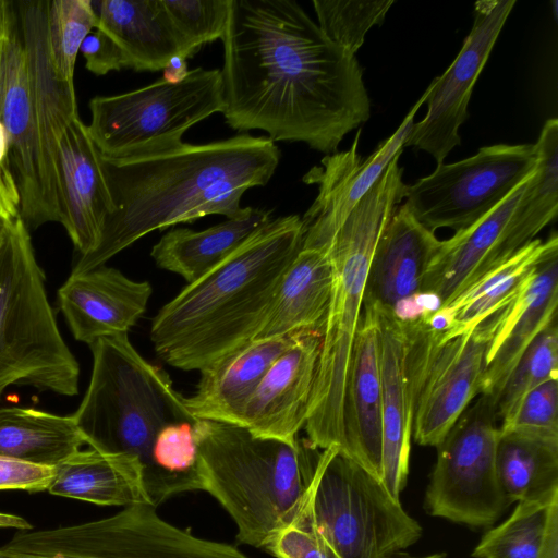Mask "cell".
<instances>
[{"instance_id": "35", "label": "cell", "mask_w": 558, "mask_h": 558, "mask_svg": "<svg viewBox=\"0 0 558 558\" xmlns=\"http://www.w3.org/2000/svg\"><path fill=\"white\" fill-rule=\"evenodd\" d=\"M47 40L54 75L73 83L80 48L97 27L98 17L90 0L47 1Z\"/></svg>"}, {"instance_id": "38", "label": "cell", "mask_w": 558, "mask_h": 558, "mask_svg": "<svg viewBox=\"0 0 558 558\" xmlns=\"http://www.w3.org/2000/svg\"><path fill=\"white\" fill-rule=\"evenodd\" d=\"M393 3V0H314L313 7L322 32L332 43L355 54L366 33L384 22Z\"/></svg>"}, {"instance_id": "30", "label": "cell", "mask_w": 558, "mask_h": 558, "mask_svg": "<svg viewBox=\"0 0 558 558\" xmlns=\"http://www.w3.org/2000/svg\"><path fill=\"white\" fill-rule=\"evenodd\" d=\"M557 254L558 236L553 233L546 241L533 240L492 269L447 304L454 324L449 331L439 336V341L470 331L499 313L523 290L538 266Z\"/></svg>"}, {"instance_id": "39", "label": "cell", "mask_w": 558, "mask_h": 558, "mask_svg": "<svg viewBox=\"0 0 558 558\" xmlns=\"http://www.w3.org/2000/svg\"><path fill=\"white\" fill-rule=\"evenodd\" d=\"M181 44L182 57L189 59L203 45L223 37L230 0H161Z\"/></svg>"}, {"instance_id": "40", "label": "cell", "mask_w": 558, "mask_h": 558, "mask_svg": "<svg viewBox=\"0 0 558 558\" xmlns=\"http://www.w3.org/2000/svg\"><path fill=\"white\" fill-rule=\"evenodd\" d=\"M499 430H513L558 440V378L531 390Z\"/></svg>"}, {"instance_id": "46", "label": "cell", "mask_w": 558, "mask_h": 558, "mask_svg": "<svg viewBox=\"0 0 558 558\" xmlns=\"http://www.w3.org/2000/svg\"><path fill=\"white\" fill-rule=\"evenodd\" d=\"M163 80L170 83H179L183 81L187 74V62L181 56L172 57L163 68Z\"/></svg>"}, {"instance_id": "37", "label": "cell", "mask_w": 558, "mask_h": 558, "mask_svg": "<svg viewBox=\"0 0 558 558\" xmlns=\"http://www.w3.org/2000/svg\"><path fill=\"white\" fill-rule=\"evenodd\" d=\"M195 422L168 424L154 440L151 460L169 497L183 492L202 490L197 473Z\"/></svg>"}, {"instance_id": "12", "label": "cell", "mask_w": 558, "mask_h": 558, "mask_svg": "<svg viewBox=\"0 0 558 558\" xmlns=\"http://www.w3.org/2000/svg\"><path fill=\"white\" fill-rule=\"evenodd\" d=\"M497 420L494 397L481 395L437 446L426 490L432 515L487 526L509 506L496 469Z\"/></svg>"}, {"instance_id": "15", "label": "cell", "mask_w": 558, "mask_h": 558, "mask_svg": "<svg viewBox=\"0 0 558 558\" xmlns=\"http://www.w3.org/2000/svg\"><path fill=\"white\" fill-rule=\"evenodd\" d=\"M515 0L477 1L474 22L451 65L426 89L427 112L404 143L430 154L437 165L461 144L459 129L469 117L473 87Z\"/></svg>"}, {"instance_id": "6", "label": "cell", "mask_w": 558, "mask_h": 558, "mask_svg": "<svg viewBox=\"0 0 558 558\" xmlns=\"http://www.w3.org/2000/svg\"><path fill=\"white\" fill-rule=\"evenodd\" d=\"M80 366L49 303L45 275L20 213L14 179L0 174V399L10 386L74 396Z\"/></svg>"}, {"instance_id": "18", "label": "cell", "mask_w": 558, "mask_h": 558, "mask_svg": "<svg viewBox=\"0 0 558 558\" xmlns=\"http://www.w3.org/2000/svg\"><path fill=\"white\" fill-rule=\"evenodd\" d=\"M320 345L322 332L295 333L245 403L238 425L257 437L294 442L306 422Z\"/></svg>"}, {"instance_id": "17", "label": "cell", "mask_w": 558, "mask_h": 558, "mask_svg": "<svg viewBox=\"0 0 558 558\" xmlns=\"http://www.w3.org/2000/svg\"><path fill=\"white\" fill-rule=\"evenodd\" d=\"M56 170L61 225L80 256L99 244L107 217L113 211L101 156L80 114L70 117L56 141Z\"/></svg>"}, {"instance_id": "8", "label": "cell", "mask_w": 558, "mask_h": 558, "mask_svg": "<svg viewBox=\"0 0 558 558\" xmlns=\"http://www.w3.org/2000/svg\"><path fill=\"white\" fill-rule=\"evenodd\" d=\"M299 518L343 558H388L422 535L420 523L381 481L337 447L320 451Z\"/></svg>"}, {"instance_id": "25", "label": "cell", "mask_w": 558, "mask_h": 558, "mask_svg": "<svg viewBox=\"0 0 558 558\" xmlns=\"http://www.w3.org/2000/svg\"><path fill=\"white\" fill-rule=\"evenodd\" d=\"M294 336L252 340L203 368L194 393L184 398L189 412L198 420L238 425L245 403Z\"/></svg>"}, {"instance_id": "52", "label": "cell", "mask_w": 558, "mask_h": 558, "mask_svg": "<svg viewBox=\"0 0 558 558\" xmlns=\"http://www.w3.org/2000/svg\"><path fill=\"white\" fill-rule=\"evenodd\" d=\"M0 102H1V84H0Z\"/></svg>"}, {"instance_id": "44", "label": "cell", "mask_w": 558, "mask_h": 558, "mask_svg": "<svg viewBox=\"0 0 558 558\" xmlns=\"http://www.w3.org/2000/svg\"><path fill=\"white\" fill-rule=\"evenodd\" d=\"M439 306L436 294L426 291L416 292L397 301L390 308L400 323H414L435 312Z\"/></svg>"}, {"instance_id": "42", "label": "cell", "mask_w": 558, "mask_h": 558, "mask_svg": "<svg viewBox=\"0 0 558 558\" xmlns=\"http://www.w3.org/2000/svg\"><path fill=\"white\" fill-rule=\"evenodd\" d=\"M56 468L0 456V490H47Z\"/></svg>"}, {"instance_id": "26", "label": "cell", "mask_w": 558, "mask_h": 558, "mask_svg": "<svg viewBox=\"0 0 558 558\" xmlns=\"http://www.w3.org/2000/svg\"><path fill=\"white\" fill-rule=\"evenodd\" d=\"M331 283L332 267L327 253L302 247L283 274L255 339L301 331L323 335Z\"/></svg>"}, {"instance_id": "43", "label": "cell", "mask_w": 558, "mask_h": 558, "mask_svg": "<svg viewBox=\"0 0 558 558\" xmlns=\"http://www.w3.org/2000/svg\"><path fill=\"white\" fill-rule=\"evenodd\" d=\"M80 52L86 69L95 75H105L125 68L123 54L118 45L100 29L90 32L84 39Z\"/></svg>"}, {"instance_id": "20", "label": "cell", "mask_w": 558, "mask_h": 558, "mask_svg": "<svg viewBox=\"0 0 558 558\" xmlns=\"http://www.w3.org/2000/svg\"><path fill=\"white\" fill-rule=\"evenodd\" d=\"M151 293L148 281L132 280L104 265L70 274L58 290V301L74 339L89 347L100 338L128 333L145 313Z\"/></svg>"}, {"instance_id": "16", "label": "cell", "mask_w": 558, "mask_h": 558, "mask_svg": "<svg viewBox=\"0 0 558 558\" xmlns=\"http://www.w3.org/2000/svg\"><path fill=\"white\" fill-rule=\"evenodd\" d=\"M426 92L405 116L398 130L368 157L357 151L359 130L349 150L333 153L322 159L304 177L306 184H317L318 194L301 218L303 245L316 244L331 235L354 206L372 189L393 157L402 153L413 128L414 117L425 102Z\"/></svg>"}, {"instance_id": "7", "label": "cell", "mask_w": 558, "mask_h": 558, "mask_svg": "<svg viewBox=\"0 0 558 558\" xmlns=\"http://www.w3.org/2000/svg\"><path fill=\"white\" fill-rule=\"evenodd\" d=\"M93 367L88 387L72 414L90 448L137 459L150 505L169 498L151 460L153 444L166 425L195 422L170 376L145 360L128 333L104 337L89 345Z\"/></svg>"}, {"instance_id": "29", "label": "cell", "mask_w": 558, "mask_h": 558, "mask_svg": "<svg viewBox=\"0 0 558 558\" xmlns=\"http://www.w3.org/2000/svg\"><path fill=\"white\" fill-rule=\"evenodd\" d=\"M272 219L271 211L245 207L235 218L202 231L178 228L166 233L153 247L156 265L192 283L227 258L253 233Z\"/></svg>"}, {"instance_id": "50", "label": "cell", "mask_w": 558, "mask_h": 558, "mask_svg": "<svg viewBox=\"0 0 558 558\" xmlns=\"http://www.w3.org/2000/svg\"><path fill=\"white\" fill-rule=\"evenodd\" d=\"M445 557V554H432V555H427V556H413V555H410L405 551H398V553H395L393 555L389 556L388 558H444Z\"/></svg>"}, {"instance_id": "24", "label": "cell", "mask_w": 558, "mask_h": 558, "mask_svg": "<svg viewBox=\"0 0 558 558\" xmlns=\"http://www.w3.org/2000/svg\"><path fill=\"white\" fill-rule=\"evenodd\" d=\"M440 243L404 203L398 205L376 244L364 303L391 308L397 301L420 292Z\"/></svg>"}, {"instance_id": "36", "label": "cell", "mask_w": 558, "mask_h": 558, "mask_svg": "<svg viewBox=\"0 0 558 558\" xmlns=\"http://www.w3.org/2000/svg\"><path fill=\"white\" fill-rule=\"evenodd\" d=\"M558 378L557 318L524 351L496 398L497 417L508 421L522 399L543 383Z\"/></svg>"}, {"instance_id": "13", "label": "cell", "mask_w": 558, "mask_h": 558, "mask_svg": "<svg viewBox=\"0 0 558 558\" xmlns=\"http://www.w3.org/2000/svg\"><path fill=\"white\" fill-rule=\"evenodd\" d=\"M535 144H498L474 156L437 165L434 172L407 185L404 204L430 231L463 230L505 199L536 170Z\"/></svg>"}, {"instance_id": "11", "label": "cell", "mask_w": 558, "mask_h": 558, "mask_svg": "<svg viewBox=\"0 0 558 558\" xmlns=\"http://www.w3.org/2000/svg\"><path fill=\"white\" fill-rule=\"evenodd\" d=\"M497 315L446 341L420 319L402 323L412 402V436L421 446L437 447L480 393L485 356Z\"/></svg>"}, {"instance_id": "27", "label": "cell", "mask_w": 558, "mask_h": 558, "mask_svg": "<svg viewBox=\"0 0 558 558\" xmlns=\"http://www.w3.org/2000/svg\"><path fill=\"white\" fill-rule=\"evenodd\" d=\"M93 4L98 17L96 29L118 45L125 68L157 72L172 57H182V44L161 0H102Z\"/></svg>"}, {"instance_id": "19", "label": "cell", "mask_w": 558, "mask_h": 558, "mask_svg": "<svg viewBox=\"0 0 558 558\" xmlns=\"http://www.w3.org/2000/svg\"><path fill=\"white\" fill-rule=\"evenodd\" d=\"M532 175L473 225L441 241L421 291L437 294L445 306L520 251L509 238L508 222Z\"/></svg>"}, {"instance_id": "48", "label": "cell", "mask_w": 558, "mask_h": 558, "mask_svg": "<svg viewBox=\"0 0 558 558\" xmlns=\"http://www.w3.org/2000/svg\"><path fill=\"white\" fill-rule=\"evenodd\" d=\"M14 12V2L0 0V38L5 33Z\"/></svg>"}, {"instance_id": "51", "label": "cell", "mask_w": 558, "mask_h": 558, "mask_svg": "<svg viewBox=\"0 0 558 558\" xmlns=\"http://www.w3.org/2000/svg\"><path fill=\"white\" fill-rule=\"evenodd\" d=\"M4 165H5V163H3V165H1V166H0V174H1V172H2V169H3Z\"/></svg>"}, {"instance_id": "28", "label": "cell", "mask_w": 558, "mask_h": 558, "mask_svg": "<svg viewBox=\"0 0 558 558\" xmlns=\"http://www.w3.org/2000/svg\"><path fill=\"white\" fill-rule=\"evenodd\" d=\"M56 468L50 494L98 506L149 504L140 461L124 453L80 449Z\"/></svg>"}, {"instance_id": "10", "label": "cell", "mask_w": 558, "mask_h": 558, "mask_svg": "<svg viewBox=\"0 0 558 558\" xmlns=\"http://www.w3.org/2000/svg\"><path fill=\"white\" fill-rule=\"evenodd\" d=\"M5 558H250L235 546L194 536L161 519L149 504L113 515L44 530H17Z\"/></svg>"}, {"instance_id": "45", "label": "cell", "mask_w": 558, "mask_h": 558, "mask_svg": "<svg viewBox=\"0 0 558 558\" xmlns=\"http://www.w3.org/2000/svg\"><path fill=\"white\" fill-rule=\"evenodd\" d=\"M536 558H558V501L550 509L543 543Z\"/></svg>"}, {"instance_id": "14", "label": "cell", "mask_w": 558, "mask_h": 558, "mask_svg": "<svg viewBox=\"0 0 558 558\" xmlns=\"http://www.w3.org/2000/svg\"><path fill=\"white\" fill-rule=\"evenodd\" d=\"M0 121L7 138L5 165L20 197L27 229L62 221L58 196L46 172L37 112L17 10L0 38Z\"/></svg>"}, {"instance_id": "1", "label": "cell", "mask_w": 558, "mask_h": 558, "mask_svg": "<svg viewBox=\"0 0 558 558\" xmlns=\"http://www.w3.org/2000/svg\"><path fill=\"white\" fill-rule=\"evenodd\" d=\"M222 114L234 130L336 153L369 119L355 54L332 43L294 0H230Z\"/></svg>"}, {"instance_id": "3", "label": "cell", "mask_w": 558, "mask_h": 558, "mask_svg": "<svg viewBox=\"0 0 558 558\" xmlns=\"http://www.w3.org/2000/svg\"><path fill=\"white\" fill-rule=\"evenodd\" d=\"M303 236L300 216L272 218L186 284L153 319L157 355L175 368L201 372L254 340Z\"/></svg>"}, {"instance_id": "49", "label": "cell", "mask_w": 558, "mask_h": 558, "mask_svg": "<svg viewBox=\"0 0 558 558\" xmlns=\"http://www.w3.org/2000/svg\"><path fill=\"white\" fill-rule=\"evenodd\" d=\"M7 154H8V138H7L5 129L2 124V122L0 121V166L5 163Z\"/></svg>"}, {"instance_id": "23", "label": "cell", "mask_w": 558, "mask_h": 558, "mask_svg": "<svg viewBox=\"0 0 558 558\" xmlns=\"http://www.w3.org/2000/svg\"><path fill=\"white\" fill-rule=\"evenodd\" d=\"M558 254L543 262L517 298L497 314L485 356L481 395L495 401L508 376L537 335L557 318Z\"/></svg>"}, {"instance_id": "34", "label": "cell", "mask_w": 558, "mask_h": 558, "mask_svg": "<svg viewBox=\"0 0 558 558\" xmlns=\"http://www.w3.org/2000/svg\"><path fill=\"white\" fill-rule=\"evenodd\" d=\"M558 489L539 499L519 501L502 523L489 530L475 546V558H536Z\"/></svg>"}, {"instance_id": "5", "label": "cell", "mask_w": 558, "mask_h": 558, "mask_svg": "<svg viewBox=\"0 0 558 558\" xmlns=\"http://www.w3.org/2000/svg\"><path fill=\"white\" fill-rule=\"evenodd\" d=\"M194 432L202 490L233 519L238 543L264 549L299 519L322 450L223 422L197 420Z\"/></svg>"}, {"instance_id": "47", "label": "cell", "mask_w": 558, "mask_h": 558, "mask_svg": "<svg viewBox=\"0 0 558 558\" xmlns=\"http://www.w3.org/2000/svg\"><path fill=\"white\" fill-rule=\"evenodd\" d=\"M0 527H12L16 530H28L32 529V524L28 523L22 517L0 512Z\"/></svg>"}, {"instance_id": "2", "label": "cell", "mask_w": 558, "mask_h": 558, "mask_svg": "<svg viewBox=\"0 0 558 558\" xmlns=\"http://www.w3.org/2000/svg\"><path fill=\"white\" fill-rule=\"evenodd\" d=\"M279 159L275 142L248 134L207 144L182 143L130 159H102L114 208L98 246L80 256L71 274L104 266L151 231L214 214L238 217L245 209L243 194L266 185Z\"/></svg>"}, {"instance_id": "41", "label": "cell", "mask_w": 558, "mask_h": 558, "mask_svg": "<svg viewBox=\"0 0 558 558\" xmlns=\"http://www.w3.org/2000/svg\"><path fill=\"white\" fill-rule=\"evenodd\" d=\"M264 549L276 558H343L304 518L282 530Z\"/></svg>"}, {"instance_id": "4", "label": "cell", "mask_w": 558, "mask_h": 558, "mask_svg": "<svg viewBox=\"0 0 558 558\" xmlns=\"http://www.w3.org/2000/svg\"><path fill=\"white\" fill-rule=\"evenodd\" d=\"M402 153L323 241L302 247L324 250L332 267L328 311L304 429L317 450L344 449L343 408L350 359L364 304L372 257L396 207L404 199Z\"/></svg>"}, {"instance_id": "31", "label": "cell", "mask_w": 558, "mask_h": 558, "mask_svg": "<svg viewBox=\"0 0 558 558\" xmlns=\"http://www.w3.org/2000/svg\"><path fill=\"white\" fill-rule=\"evenodd\" d=\"M85 441L72 415L20 407L0 408V456L57 466Z\"/></svg>"}, {"instance_id": "32", "label": "cell", "mask_w": 558, "mask_h": 558, "mask_svg": "<svg viewBox=\"0 0 558 558\" xmlns=\"http://www.w3.org/2000/svg\"><path fill=\"white\" fill-rule=\"evenodd\" d=\"M496 469L509 505L549 495L558 489V440L499 430Z\"/></svg>"}, {"instance_id": "53", "label": "cell", "mask_w": 558, "mask_h": 558, "mask_svg": "<svg viewBox=\"0 0 558 558\" xmlns=\"http://www.w3.org/2000/svg\"><path fill=\"white\" fill-rule=\"evenodd\" d=\"M0 558H5V557H3V556H0Z\"/></svg>"}, {"instance_id": "21", "label": "cell", "mask_w": 558, "mask_h": 558, "mask_svg": "<svg viewBox=\"0 0 558 558\" xmlns=\"http://www.w3.org/2000/svg\"><path fill=\"white\" fill-rule=\"evenodd\" d=\"M341 452L381 481V378L377 316L363 304L350 359Z\"/></svg>"}, {"instance_id": "9", "label": "cell", "mask_w": 558, "mask_h": 558, "mask_svg": "<svg viewBox=\"0 0 558 558\" xmlns=\"http://www.w3.org/2000/svg\"><path fill=\"white\" fill-rule=\"evenodd\" d=\"M88 132L108 161L154 155L180 146L183 134L222 112L218 69L197 68L179 83L163 78L142 88L89 101Z\"/></svg>"}, {"instance_id": "33", "label": "cell", "mask_w": 558, "mask_h": 558, "mask_svg": "<svg viewBox=\"0 0 558 558\" xmlns=\"http://www.w3.org/2000/svg\"><path fill=\"white\" fill-rule=\"evenodd\" d=\"M538 163L508 222L513 245L521 250L556 218L558 211V120H547L535 143Z\"/></svg>"}, {"instance_id": "22", "label": "cell", "mask_w": 558, "mask_h": 558, "mask_svg": "<svg viewBox=\"0 0 558 558\" xmlns=\"http://www.w3.org/2000/svg\"><path fill=\"white\" fill-rule=\"evenodd\" d=\"M372 305L380 342L381 483L400 500L409 474L413 425L407 338L402 323L396 319L390 308Z\"/></svg>"}]
</instances>
